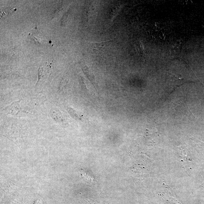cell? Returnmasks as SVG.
<instances>
[{"label":"cell","instance_id":"6da1fadb","mask_svg":"<svg viewBox=\"0 0 204 204\" xmlns=\"http://www.w3.org/2000/svg\"><path fill=\"white\" fill-rule=\"evenodd\" d=\"M56 110L57 109H52L51 110V115L54 119L57 122H60V121H62V116L61 115V113H60L59 111L58 110L56 111Z\"/></svg>","mask_w":204,"mask_h":204},{"label":"cell","instance_id":"7a4b0ae2","mask_svg":"<svg viewBox=\"0 0 204 204\" xmlns=\"http://www.w3.org/2000/svg\"><path fill=\"white\" fill-rule=\"evenodd\" d=\"M112 41L110 40V41H103V42L92 43V45H93L95 47V48L99 49H101L106 47V46H108V44L111 43Z\"/></svg>","mask_w":204,"mask_h":204}]
</instances>
